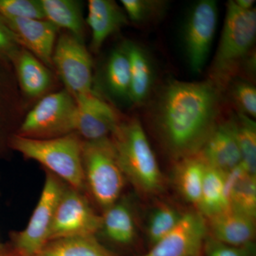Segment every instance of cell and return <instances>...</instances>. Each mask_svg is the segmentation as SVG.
Masks as SVG:
<instances>
[{
    "label": "cell",
    "mask_w": 256,
    "mask_h": 256,
    "mask_svg": "<svg viewBox=\"0 0 256 256\" xmlns=\"http://www.w3.org/2000/svg\"><path fill=\"white\" fill-rule=\"evenodd\" d=\"M86 22L92 30L90 46L94 52L100 50L108 38L128 24L124 10L111 0H89Z\"/></svg>",
    "instance_id": "cell-17"
},
{
    "label": "cell",
    "mask_w": 256,
    "mask_h": 256,
    "mask_svg": "<svg viewBox=\"0 0 256 256\" xmlns=\"http://www.w3.org/2000/svg\"><path fill=\"white\" fill-rule=\"evenodd\" d=\"M222 90L212 80L170 82L154 109V124L174 159L194 156L216 126Z\"/></svg>",
    "instance_id": "cell-1"
},
{
    "label": "cell",
    "mask_w": 256,
    "mask_h": 256,
    "mask_svg": "<svg viewBox=\"0 0 256 256\" xmlns=\"http://www.w3.org/2000/svg\"><path fill=\"white\" fill-rule=\"evenodd\" d=\"M52 64L74 98L94 92L92 58L82 40L68 32L62 34L56 42Z\"/></svg>",
    "instance_id": "cell-9"
},
{
    "label": "cell",
    "mask_w": 256,
    "mask_h": 256,
    "mask_svg": "<svg viewBox=\"0 0 256 256\" xmlns=\"http://www.w3.org/2000/svg\"><path fill=\"white\" fill-rule=\"evenodd\" d=\"M234 2L240 10L249 11V10L254 9V6L256 1H254V0H236Z\"/></svg>",
    "instance_id": "cell-34"
},
{
    "label": "cell",
    "mask_w": 256,
    "mask_h": 256,
    "mask_svg": "<svg viewBox=\"0 0 256 256\" xmlns=\"http://www.w3.org/2000/svg\"><path fill=\"white\" fill-rule=\"evenodd\" d=\"M224 194L228 207L256 218V175L242 163L224 174Z\"/></svg>",
    "instance_id": "cell-19"
},
{
    "label": "cell",
    "mask_w": 256,
    "mask_h": 256,
    "mask_svg": "<svg viewBox=\"0 0 256 256\" xmlns=\"http://www.w3.org/2000/svg\"><path fill=\"white\" fill-rule=\"evenodd\" d=\"M74 99V133L88 142L110 138L120 122L116 111L94 92Z\"/></svg>",
    "instance_id": "cell-12"
},
{
    "label": "cell",
    "mask_w": 256,
    "mask_h": 256,
    "mask_svg": "<svg viewBox=\"0 0 256 256\" xmlns=\"http://www.w3.org/2000/svg\"><path fill=\"white\" fill-rule=\"evenodd\" d=\"M242 164L250 174L256 175V126L252 118L239 112L233 118Z\"/></svg>",
    "instance_id": "cell-27"
},
{
    "label": "cell",
    "mask_w": 256,
    "mask_h": 256,
    "mask_svg": "<svg viewBox=\"0 0 256 256\" xmlns=\"http://www.w3.org/2000/svg\"><path fill=\"white\" fill-rule=\"evenodd\" d=\"M105 82L108 90L114 98L130 101V62L124 44L112 50L107 60Z\"/></svg>",
    "instance_id": "cell-25"
},
{
    "label": "cell",
    "mask_w": 256,
    "mask_h": 256,
    "mask_svg": "<svg viewBox=\"0 0 256 256\" xmlns=\"http://www.w3.org/2000/svg\"><path fill=\"white\" fill-rule=\"evenodd\" d=\"M120 2L128 20L139 24L150 22L160 18L166 9V4L162 1L121 0Z\"/></svg>",
    "instance_id": "cell-29"
},
{
    "label": "cell",
    "mask_w": 256,
    "mask_h": 256,
    "mask_svg": "<svg viewBox=\"0 0 256 256\" xmlns=\"http://www.w3.org/2000/svg\"><path fill=\"white\" fill-rule=\"evenodd\" d=\"M36 256H116L94 236H76L47 242Z\"/></svg>",
    "instance_id": "cell-24"
},
{
    "label": "cell",
    "mask_w": 256,
    "mask_h": 256,
    "mask_svg": "<svg viewBox=\"0 0 256 256\" xmlns=\"http://www.w3.org/2000/svg\"><path fill=\"white\" fill-rule=\"evenodd\" d=\"M82 159L85 181L97 203L105 210L118 201L126 176L110 138L82 140Z\"/></svg>",
    "instance_id": "cell-5"
},
{
    "label": "cell",
    "mask_w": 256,
    "mask_h": 256,
    "mask_svg": "<svg viewBox=\"0 0 256 256\" xmlns=\"http://www.w3.org/2000/svg\"><path fill=\"white\" fill-rule=\"evenodd\" d=\"M0 256H21L18 252H6V250H1L0 252Z\"/></svg>",
    "instance_id": "cell-35"
},
{
    "label": "cell",
    "mask_w": 256,
    "mask_h": 256,
    "mask_svg": "<svg viewBox=\"0 0 256 256\" xmlns=\"http://www.w3.org/2000/svg\"><path fill=\"white\" fill-rule=\"evenodd\" d=\"M64 186L55 175H46L41 196L26 228L15 234V249L21 256H36L50 240L56 210Z\"/></svg>",
    "instance_id": "cell-8"
},
{
    "label": "cell",
    "mask_w": 256,
    "mask_h": 256,
    "mask_svg": "<svg viewBox=\"0 0 256 256\" xmlns=\"http://www.w3.org/2000/svg\"><path fill=\"white\" fill-rule=\"evenodd\" d=\"M82 140L75 133L50 138L35 139L14 134L10 149L46 166L56 176L66 182L70 188L80 191L84 182L82 159Z\"/></svg>",
    "instance_id": "cell-4"
},
{
    "label": "cell",
    "mask_w": 256,
    "mask_h": 256,
    "mask_svg": "<svg viewBox=\"0 0 256 256\" xmlns=\"http://www.w3.org/2000/svg\"><path fill=\"white\" fill-rule=\"evenodd\" d=\"M224 173L206 164L198 210L207 218L228 208L224 194Z\"/></svg>",
    "instance_id": "cell-26"
},
{
    "label": "cell",
    "mask_w": 256,
    "mask_h": 256,
    "mask_svg": "<svg viewBox=\"0 0 256 256\" xmlns=\"http://www.w3.org/2000/svg\"><path fill=\"white\" fill-rule=\"evenodd\" d=\"M197 154L208 166L224 174L242 164L233 119L217 124Z\"/></svg>",
    "instance_id": "cell-15"
},
{
    "label": "cell",
    "mask_w": 256,
    "mask_h": 256,
    "mask_svg": "<svg viewBox=\"0 0 256 256\" xmlns=\"http://www.w3.org/2000/svg\"><path fill=\"white\" fill-rule=\"evenodd\" d=\"M22 48L12 32L0 18V56L4 57L12 63V60Z\"/></svg>",
    "instance_id": "cell-33"
},
{
    "label": "cell",
    "mask_w": 256,
    "mask_h": 256,
    "mask_svg": "<svg viewBox=\"0 0 256 256\" xmlns=\"http://www.w3.org/2000/svg\"><path fill=\"white\" fill-rule=\"evenodd\" d=\"M45 18L60 30L82 41L84 21L82 4L75 0H41Z\"/></svg>",
    "instance_id": "cell-23"
},
{
    "label": "cell",
    "mask_w": 256,
    "mask_h": 256,
    "mask_svg": "<svg viewBox=\"0 0 256 256\" xmlns=\"http://www.w3.org/2000/svg\"><path fill=\"white\" fill-rule=\"evenodd\" d=\"M76 102L66 89L43 96L25 114L16 134L50 139L74 133Z\"/></svg>",
    "instance_id": "cell-6"
},
{
    "label": "cell",
    "mask_w": 256,
    "mask_h": 256,
    "mask_svg": "<svg viewBox=\"0 0 256 256\" xmlns=\"http://www.w3.org/2000/svg\"><path fill=\"white\" fill-rule=\"evenodd\" d=\"M100 229L116 244L128 245L136 236V226L132 210L127 203L116 202L107 207L101 216Z\"/></svg>",
    "instance_id": "cell-21"
},
{
    "label": "cell",
    "mask_w": 256,
    "mask_h": 256,
    "mask_svg": "<svg viewBox=\"0 0 256 256\" xmlns=\"http://www.w3.org/2000/svg\"><path fill=\"white\" fill-rule=\"evenodd\" d=\"M207 232L206 222L200 212H186L170 233L140 256H201Z\"/></svg>",
    "instance_id": "cell-11"
},
{
    "label": "cell",
    "mask_w": 256,
    "mask_h": 256,
    "mask_svg": "<svg viewBox=\"0 0 256 256\" xmlns=\"http://www.w3.org/2000/svg\"><path fill=\"white\" fill-rule=\"evenodd\" d=\"M100 227L101 217L96 214L80 191L65 188L56 210L48 242L76 236H94Z\"/></svg>",
    "instance_id": "cell-10"
},
{
    "label": "cell",
    "mask_w": 256,
    "mask_h": 256,
    "mask_svg": "<svg viewBox=\"0 0 256 256\" xmlns=\"http://www.w3.org/2000/svg\"><path fill=\"white\" fill-rule=\"evenodd\" d=\"M256 36V10H240L234 1L227 3L226 14L218 48L210 66V80L220 90L236 74L254 46Z\"/></svg>",
    "instance_id": "cell-3"
},
{
    "label": "cell",
    "mask_w": 256,
    "mask_h": 256,
    "mask_svg": "<svg viewBox=\"0 0 256 256\" xmlns=\"http://www.w3.org/2000/svg\"><path fill=\"white\" fill-rule=\"evenodd\" d=\"M130 62V102L140 104L150 92L154 80V72L150 58L146 50L133 42L124 44Z\"/></svg>",
    "instance_id": "cell-20"
},
{
    "label": "cell",
    "mask_w": 256,
    "mask_h": 256,
    "mask_svg": "<svg viewBox=\"0 0 256 256\" xmlns=\"http://www.w3.org/2000/svg\"><path fill=\"white\" fill-rule=\"evenodd\" d=\"M20 46L31 52L48 68H54L52 56L58 28L46 20L8 18L0 16Z\"/></svg>",
    "instance_id": "cell-14"
},
{
    "label": "cell",
    "mask_w": 256,
    "mask_h": 256,
    "mask_svg": "<svg viewBox=\"0 0 256 256\" xmlns=\"http://www.w3.org/2000/svg\"><path fill=\"white\" fill-rule=\"evenodd\" d=\"M110 139L126 178L134 188L146 195L161 191L162 174L140 121H120Z\"/></svg>",
    "instance_id": "cell-2"
},
{
    "label": "cell",
    "mask_w": 256,
    "mask_h": 256,
    "mask_svg": "<svg viewBox=\"0 0 256 256\" xmlns=\"http://www.w3.org/2000/svg\"><path fill=\"white\" fill-rule=\"evenodd\" d=\"M218 14L216 2L201 0L192 5L185 18L182 40L193 73H201L206 66L216 32Z\"/></svg>",
    "instance_id": "cell-7"
},
{
    "label": "cell",
    "mask_w": 256,
    "mask_h": 256,
    "mask_svg": "<svg viewBox=\"0 0 256 256\" xmlns=\"http://www.w3.org/2000/svg\"><path fill=\"white\" fill-rule=\"evenodd\" d=\"M233 97L242 114L255 118L256 116V89L248 82H239L234 85Z\"/></svg>",
    "instance_id": "cell-31"
},
{
    "label": "cell",
    "mask_w": 256,
    "mask_h": 256,
    "mask_svg": "<svg viewBox=\"0 0 256 256\" xmlns=\"http://www.w3.org/2000/svg\"><path fill=\"white\" fill-rule=\"evenodd\" d=\"M24 111V98L12 64L0 56V156L10 149V140L18 132Z\"/></svg>",
    "instance_id": "cell-13"
},
{
    "label": "cell",
    "mask_w": 256,
    "mask_h": 256,
    "mask_svg": "<svg viewBox=\"0 0 256 256\" xmlns=\"http://www.w3.org/2000/svg\"><path fill=\"white\" fill-rule=\"evenodd\" d=\"M252 244L246 246H233L210 236L206 237L204 246L206 256H252Z\"/></svg>",
    "instance_id": "cell-32"
},
{
    "label": "cell",
    "mask_w": 256,
    "mask_h": 256,
    "mask_svg": "<svg viewBox=\"0 0 256 256\" xmlns=\"http://www.w3.org/2000/svg\"><path fill=\"white\" fill-rule=\"evenodd\" d=\"M212 238L233 246L252 244L255 237V218L228 207L208 218Z\"/></svg>",
    "instance_id": "cell-16"
},
{
    "label": "cell",
    "mask_w": 256,
    "mask_h": 256,
    "mask_svg": "<svg viewBox=\"0 0 256 256\" xmlns=\"http://www.w3.org/2000/svg\"><path fill=\"white\" fill-rule=\"evenodd\" d=\"M206 164L198 154L178 160L174 180L180 193L198 208Z\"/></svg>",
    "instance_id": "cell-22"
},
{
    "label": "cell",
    "mask_w": 256,
    "mask_h": 256,
    "mask_svg": "<svg viewBox=\"0 0 256 256\" xmlns=\"http://www.w3.org/2000/svg\"><path fill=\"white\" fill-rule=\"evenodd\" d=\"M24 98L43 97L52 85V73L31 52L22 48L12 60Z\"/></svg>",
    "instance_id": "cell-18"
},
{
    "label": "cell",
    "mask_w": 256,
    "mask_h": 256,
    "mask_svg": "<svg viewBox=\"0 0 256 256\" xmlns=\"http://www.w3.org/2000/svg\"><path fill=\"white\" fill-rule=\"evenodd\" d=\"M174 207L169 204H162L152 214L148 225V238L152 244L159 242L175 228L182 216Z\"/></svg>",
    "instance_id": "cell-28"
},
{
    "label": "cell",
    "mask_w": 256,
    "mask_h": 256,
    "mask_svg": "<svg viewBox=\"0 0 256 256\" xmlns=\"http://www.w3.org/2000/svg\"><path fill=\"white\" fill-rule=\"evenodd\" d=\"M0 16L46 20L41 0H0Z\"/></svg>",
    "instance_id": "cell-30"
}]
</instances>
